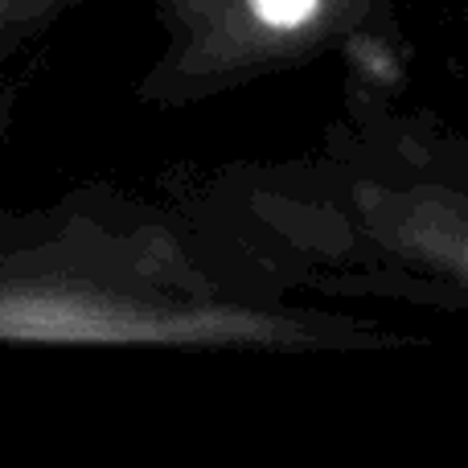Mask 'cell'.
<instances>
[{"label":"cell","instance_id":"obj_1","mask_svg":"<svg viewBox=\"0 0 468 468\" xmlns=\"http://www.w3.org/2000/svg\"><path fill=\"white\" fill-rule=\"evenodd\" d=\"M197 329V321H173L95 292L0 288V341H169Z\"/></svg>","mask_w":468,"mask_h":468},{"label":"cell","instance_id":"obj_2","mask_svg":"<svg viewBox=\"0 0 468 468\" xmlns=\"http://www.w3.org/2000/svg\"><path fill=\"white\" fill-rule=\"evenodd\" d=\"M321 0H250V13L267 25V29H300L308 16L316 13Z\"/></svg>","mask_w":468,"mask_h":468}]
</instances>
